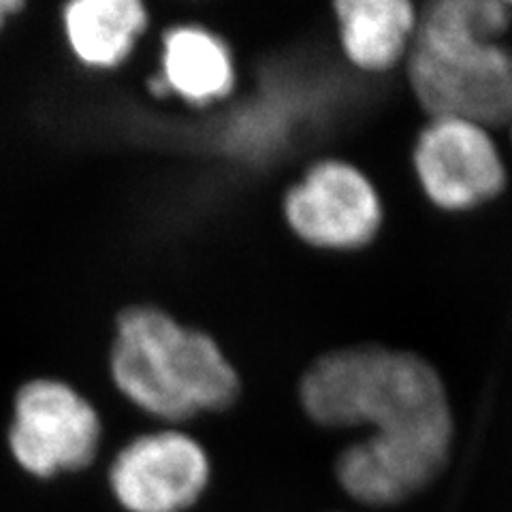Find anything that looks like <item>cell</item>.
I'll use <instances>...</instances> for the list:
<instances>
[{
    "mask_svg": "<svg viewBox=\"0 0 512 512\" xmlns=\"http://www.w3.org/2000/svg\"><path fill=\"white\" fill-rule=\"evenodd\" d=\"M109 374L128 402L173 423L227 408L239 393L235 367L214 338L156 306L120 312Z\"/></svg>",
    "mask_w": 512,
    "mask_h": 512,
    "instance_id": "6da1fadb",
    "label": "cell"
},
{
    "mask_svg": "<svg viewBox=\"0 0 512 512\" xmlns=\"http://www.w3.org/2000/svg\"><path fill=\"white\" fill-rule=\"evenodd\" d=\"M301 399L312 419L327 427L370 425L376 436L453 429L438 374L406 352H331L310 367Z\"/></svg>",
    "mask_w": 512,
    "mask_h": 512,
    "instance_id": "7a4b0ae2",
    "label": "cell"
},
{
    "mask_svg": "<svg viewBox=\"0 0 512 512\" xmlns=\"http://www.w3.org/2000/svg\"><path fill=\"white\" fill-rule=\"evenodd\" d=\"M410 82L434 120L483 128L512 120V54L444 15L425 13L410 54Z\"/></svg>",
    "mask_w": 512,
    "mask_h": 512,
    "instance_id": "3957f363",
    "label": "cell"
},
{
    "mask_svg": "<svg viewBox=\"0 0 512 512\" xmlns=\"http://www.w3.org/2000/svg\"><path fill=\"white\" fill-rule=\"evenodd\" d=\"M103 423L96 408L69 382L35 378L18 389L9 425V451L39 478L84 470L99 453Z\"/></svg>",
    "mask_w": 512,
    "mask_h": 512,
    "instance_id": "277c9868",
    "label": "cell"
},
{
    "mask_svg": "<svg viewBox=\"0 0 512 512\" xmlns=\"http://www.w3.org/2000/svg\"><path fill=\"white\" fill-rule=\"evenodd\" d=\"M210 483L203 446L178 429L128 442L109 468V487L128 512H184Z\"/></svg>",
    "mask_w": 512,
    "mask_h": 512,
    "instance_id": "5b68a950",
    "label": "cell"
},
{
    "mask_svg": "<svg viewBox=\"0 0 512 512\" xmlns=\"http://www.w3.org/2000/svg\"><path fill=\"white\" fill-rule=\"evenodd\" d=\"M284 212L293 231L320 248H357L378 229L380 205L355 167L327 160L288 190Z\"/></svg>",
    "mask_w": 512,
    "mask_h": 512,
    "instance_id": "8992f818",
    "label": "cell"
},
{
    "mask_svg": "<svg viewBox=\"0 0 512 512\" xmlns=\"http://www.w3.org/2000/svg\"><path fill=\"white\" fill-rule=\"evenodd\" d=\"M453 429L365 438L340 457L338 476L352 498L372 504H397L434 480L451 451Z\"/></svg>",
    "mask_w": 512,
    "mask_h": 512,
    "instance_id": "52a82bcc",
    "label": "cell"
},
{
    "mask_svg": "<svg viewBox=\"0 0 512 512\" xmlns=\"http://www.w3.org/2000/svg\"><path fill=\"white\" fill-rule=\"evenodd\" d=\"M416 173L431 201L463 210L491 199L504 186V165L483 126L434 120L414 150Z\"/></svg>",
    "mask_w": 512,
    "mask_h": 512,
    "instance_id": "ba28073f",
    "label": "cell"
},
{
    "mask_svg": "<svg viewBox=\"0 0 512 512\" xmlns=\"http://www.w3.org/2000/svg\"><path fill=\"white\" fill-rule=\"evenodd\" d=\"M139 0H75L64 5L62 24L73 56L94 69H116L148 28Z\"/></svg>",
    "mask_w": 512,
    "mask_h": 512,
    "instance_id": "9c48e42d",
    "label": "cell"
},
{
    "mask_svg": "<svg viewBox=\"0 0 512 512\" xmlns=\"http://www.w3.org/2000/svg\"><path fill=\"white\" fill-rule=\"evenodd\" d=\"M165 88L184 101L203 105L227 96L235 86L229 47L214 32L199 26L171 28L163 37Z\"/></svg>",
    "mask_w": 512,
    "mask_h": 512,
    "instance_id": "30bf717a",
    "label": "cell"
},
{
    "mask_svg": "<svg viewBox=\"0 0 512 512\" xmlns=\"http://www.w3.org/2000/svg\"><path fill=\"white\" fill-rule=\"evenodd\" d=\"M342 45L361 69L382 71L404 54L414 32V9L404 0H346L338 3Z\"/></svg>",
    "mask_w": 512,
    "mask_h": 512,
    "instance_id": "8fae6325",
    "label": "cell"
},
{
    "mask_svg": "<svg viewBox=\"0 0 512 512\" xmlns=\"http://www.w3.org/2000/svg\"><path fill=\"white\" fill-rule=\"evenodd\" d=\"M24 9V3H15V0H0V28L5 26L7 18H11L13 13H18Z\"/></svg>",
    "mask_w": 512,
    "mask_h": 512,
    "instance_id": "7c38bea8",
    "label": "cell"
}]
</instances>
